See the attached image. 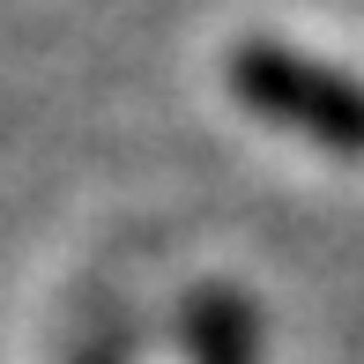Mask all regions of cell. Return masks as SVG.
<instances>
[{
    "label": "cell",
    "mask_w": 364,
    "mask_h": 364,
    "mask_svg": "<svg viewBox=\"0 0 364 364\" xmlns=\"http://www.w3.org/2000/svg\"><path fill=\"white\" fill-rule=\"evenodd\" d=\"M230 97L283 134H305L335 156H364V75L335 60H312L283 38H245L230 53Z\"/></svg>",
    "instance_id": "6da1fadb"
},
{
    "label": "cell",
    "mask_w": 364,
    "mask_h": 364,
    "mask_svg": "<svg viewBox=\"0 0 364 364\" xmlns=\"http://www.w3.org/2000/svg\"><path fill=\"white\" fill-rule=\"evenodd\" d=\"M186 350L193 364H260V327L238 290H201L186 305Z\"/></svg>",
    "instance_id": "7a4b0ae2"
},
{
    "label": "cell",
    "mask_w": 364,
    "mask_h": 364,
    "mask_svg": "<svg viewBox=\"0 0 364 364\" xmlns=\"http://www.w3.org/2000/svg\"><path fill=\"white\" fill-rule=\"evenodd\" d=\"M68 364H134V335H127V327H97Z\"/></svg>",
    "instance_id": "3957f363"
}]
</instances>
